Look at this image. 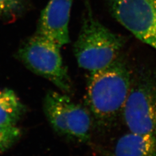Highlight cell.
<instances>
[{
  "mask_svg": "<svg viewBox=\"0 0 156 156\" xmlns=\"http://www.w3.org/2000/svg\"><path fill=\"white\" fill-rule=\"evenodd\" d=\"M85 11L74 52L79 66L92 72L107 66L120 57L126 40L97 20L88 2Z\"/></svg>",
  "mask_w": 156,
  "mask_h": 156,
  "instance_id": "2",
  "label": "cell"
},
{
  "mask_svg": "<svg viewBox=\"0 0 156 156\" xmlns=\"http://www.w3.org/2000/svg\"><path fill=\"white\" fill-rule=\"evenodd\" d=\"M132 79L129 68L121 57L107 66L90 72L86 104L99 125H109L122 111Z\"/></svg>",
  "mask_w": 156,
  "mask_h": 156,
  "instance_id": "1",
  "label": "cell"
},
{
  "mask_svg": "<svg viewBox=\"0 0 156 156\" xmlns=\"http://www.w3.org/2000/svg\"><path fill=\"white\" fill-rule=\"evenodd\" d=\"M73 0H50L39 19L37 33L62 47L70 42L69 26Z\"/></svg>",
  "mask_w": 156,
  "mask_h": 156,
  "instance_id": "7",
  "label": "cell"
},
{
  "mask_svg": "<svg viewBox=\"0 0 156 156\" xmlns=\"http://www.w3.org/2000/svg\"><path fill=\"white\" fill-rule=\"evenodd\" d=\"M43 108L49 123L57 133L77 143L90 142V112L75 103L66 93L48 91L44 100Z\"/></svg>",
  "mask_w": 156,
  "mask_h": 156,
  "instance_id": "4",
  "label": "cell"
},
{
  "mask_svg": "<svg viewBox=\"0 0 156 156\" xmlns=\"http://www.w3.org/2000/svg\"><path fill=\"white\" fill-rule=\"evenodd\" d=\"M129 131L156 136V77L142 74L133 77L122 109Z\"/></svg>",
  "mask_w": 156,
  "mask_h": 156,
  "instance_id": "5",
  "label": "cell"
},
{
  "mask_svg": "<svg viewBox=\"0 0 156 156\" xmlns=\"http://www.w3.org/2000/svg\"><path fill=\"white\" fill-rule=\"evenodd\" d=\"M26 107L11 89L0 90V124L16 126L25 115Z\"/></svg>",
  "mask_w": 156,
  "mask_h": 156,
  "instance_id": "9",
  "label": "cell"
},
{
  "mask_svg": "<svg viewBox=\"0 0 156 156\" xmlns=\"http://www.w3.org/2000/svg\"><path fill=\"white\" fill-rule=\"evenodd\" d=\"M22 0H0V18L9 17L19 8Z\"/></svg>",
  "mask_w": 156,
  "mask_h": 156,
  "instance_id": "11",
  "label": "cell"
},
{
  "mask_svg": "<svg viewBox=\"0 0 156 156\" xmlns=\"http://www.w3.org/2000/svg\"><path fill=\"white\" fill-rule=\"evenodd\" d=\"M109 8L122 26L156 50V0H109Z\"/></svg>",
  "mask_w": 156,
  "mask_h": 156,
  "instance_id": "6",
  "label": "cell"
},
{
  "mask_svg": "<svg viewBox=\"0 0 156 156\" xmlns=\"http://www.w3.org/2000/svg\"><path fill=\"white\" fill-rule=\"evenodd\" d=\"M22 131L16 126L0 124V154L11 148L20 138Z\"/></svg>",
  "mask_w": 156,
  "mask_h": 156,
  "instance_id": "10",
  "label": "cell"
},
{
  "mask_svg": "<svg viewBox=\"0 0 156 156\" xmlns=\"http://www.w3.org/2000/svg\"><path fill=\"white\" fill-rule=\"evenodd\" d=\"M61 47L36 33L24 42L17 57L27 69L51 82L63 93L72 92V82L60 52Z\"/></svg>",
  "mask_w": 156,
  "mask_h": 156,
  "instance_id": "3",
  "label": "cell"
},
{
  "mask_svg": "<svg viewBox=\"0 0 156 156\" xmlns=\"http://www.w3.org/2000/svg\"><path fill=\"white\" fill-rule=\"evenodd\" d=\"M114 156H156V136L129 131L117 140Z\"/></svg>",
  "mask_w": 156,
  "mask_h": 156,
  "instance_id": "8",
  "label": "cell"
}]
</instances>
